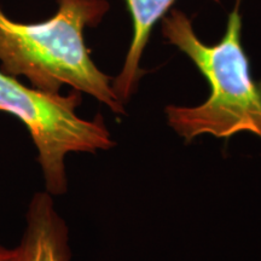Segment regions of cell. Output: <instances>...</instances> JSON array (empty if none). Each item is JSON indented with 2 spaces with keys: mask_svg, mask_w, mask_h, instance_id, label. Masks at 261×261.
<instances>
[{
  "mask_svg": "<svg viewBox=\"0 0 261 261\" xmlns=\"http://www.w3.org/2000/svg\"><path fill=\"white\" fill-rule=\"evenodd\" d=\"M175 2L177 0H125L132 19V40L121 71L116 77H113L112 83L114 92L123 104L129 102L137 92L145 74L140 63L152 29L171 11Z\"/></svg>",
  "mask_w": 261,
  "mask_h": 261,
  "instance_id": "5b68a950",
  "label": "cell"
},
{
  "mask_svg": "<svg viewBox=\"0 0 261 261\" xmlns=\"http://www.w3.org/2000/svg\"><path fill=\"white\" fill-rule=\"evenodd\" d=\"M16 253L17 261H71L69 228L47 191L35 192L29 202Z\"/></svg>",
  "mask_w": 261,
  "mask_h": 261,
  "instance_id": "277c9868",
  "label": "cell"
},
{
  "mask_svg": "<svg viewBox=\"0 0 261 261\" xmlns=\"http://www.w3.org/2000/svg\"><path fill=\"white\" fill-rule=\"evenodd\" d=\"M109 9L107 0H57L55 15L35 23L14 21L0 9V70L45 92L60 93L67 85L125 115L113 77L94 63L84 37Z\"/></svg>",
  "mask_w": 261,
  "mask_h": 261,
  "instance_id": "7a4b0ae2",
  "label": "cell"
},
{
  "mask_svg": "<svg viewBox=\"0 0 261 261\" xmlns=\"http://www.w3.org/2000/svg\"><path fill=\"white\" fill-rule=\"evenodd\" d=\"M0 261H17V253L16 248L9 249L0 244Z\"/></svg>",
  "mask_w": 261,
  "mask_h": 261,
  "instance_id": "8992f818",
  "label": "cell"
},
{
  "mask_svg": "<svg viewBox=\"0 0 261 261\" xmlns=\"http://www.w3.org/2000/svg\"><path fill=\"white\" fill-rule=\"evenodd\" d=\"M161 32L168 44L189 57L211 87L210 96L198 106L166 107L168 126L187 143L203 135L230 138L241 132L261 139V80L253 77L242 45L240 0L218 44H204L190 17L179 9L161 19Z\"/></svg>",
  "mask_w": 261,
  "mask_h": 261,
  "instance_id": "6da1fadb",
  "label": "cell"
},
{
  "mask_svg": "<svg viewBox=\"0 0 261 261\" xmlns=\"http://www.w3.org/2000/svg\"><path fill=\"white\" fill-rule=\"evenodd\" d=\"M81 92L51 93L27 86L0 70V112L19 120L33 140L45 181V191H68L65 156L70 152L107 151L116 145L102 114L87 120L77 115Z\"/></svg>",
  "mask_w": 261,
  "mask_h": 261,
  "instance_id": "3957f363",
  "label": "cell"
}]
</instances>
